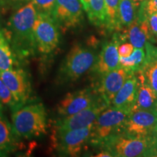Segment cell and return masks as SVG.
Returning a JSON list of instances; mask_svg holds the SVG:
<instances>
[{"mask_svg": "<svg viewBox=\"0 0 157 157\" xmlns=\"http://www.w3.org/2000/svg\"><path fill=\"white\" fill-rule=\"evenodd\" d=\"M36 15L34 4L28 2L12 15L4 31L18 62L28 61L37 53L34 32Z\"/></svg>", "mask_w": 157, "mask_h": 157, "instance_id": "cell-1", "label": "cell"}, {"mask_svg": "<svg viewBox=\"0 0 157 157\" xmlns=\"http://www.w3.org/2000/svg\"><path fill=\"white\" fill-rule=\"evenodd\" d=\"M12 113V127L17 137L31 140L47 133L48 114L42 102H29Z\"/></svg>", "mask_w": 157, "mask_h": 157, "instance_id": "cell-2", "label": "cell"}, {"mask_svg": "<svg viewBox=\"0 0 157 157\" xmlns=\"http://www.w3.org/2000/svg\"><path fill=\"white\" fill-rule=\"evenodd\" d=\"M95 52L81 44L71 48L60 64L56 76L59 84L74 82L91 70L97 60Z\"/></svg>", "mask_w": 157, "mask_h": 157, "instance_id": "cell-3", "label": "cell"}, {"mask_svg": "<svg viewBox=\"0 0 157 157\" xmlns=\"http://www.w3.org/2000/svg\"><path fill=\"white\" fill-rule=\"evenodd\" d=\"M130 113L129 110L108 106L93 124L90 144L101 147L110 137L122 132L124 124Z\"/></svg>", "mask_w": 157, "mask_h": 157, "instance_id": "cell-4", "label": "cell"}, {"mask_svg": "<svg viewBox=\"0 0 157 157\" xmlns=\"http://www.w3.org/2000/svg\"><path fill=\"white\" fill-rule=\"evenodd\" d=\"M37 53L44 59L52 56L60 42V33L58 25L49 14L37 13L34 25Z\"/></svg>", "mask_w": 157, "mask_h": 157, "instance_id": "cell-5", "label": "cell"}, {"mask_svg": "<svg viewBox=\"0 0 157 157\" xmlns=\"http://www.w3.org/2000/svg\"><path fill=\"white\" fill-rule=\"evenodd\" d=\"M93 124L83 128L71 130L53 129L52 144L59 154L77 156L89 143Z\"/></svg>", "mask_w": 157, "mask_h": 157, "instance_id": "cell-6", "label": "cell"}, {"mask_svg": "<svg viewBox=\"0 0 157 157\" xmlns=\"http://www.w3.org/2000/svg\"><path fill=\"white\" fill-rule=\"evenodd\" d=\"M151 139L132 137L119 133L110 137L101 147L113 156H150Z\"/></svg>", "mask_w": 157, "mask_h": 157, "instance_id": "cell-7", "label": "cell"}, {"mask_svg": "<svg viewBox=\"0 0 157 157\" xmlns=\"http://www.w3.org/2000/svg\"><path fill=\"white\" fill-rule=\"evenodd\" d=\"M156 130V110L139 109L129 113L124 124L122 133L129 136L151 139Z\"/></svg>", "mask_w": 157, "mask_h": 157, "instance_id": "cell-8", "label": "cell"}, {"mask_svg": "<svg viewBox=\"0 0 157 157\" xmlns=\"http://www.w3.org/2000/svg\"><path fill=\"white\" fill-rule=\"evenodd\" d=\"M83 10L80 0H56L51 16L60 31L65 33L82 24Z\"/></svg>", "mask_w": 157, "mask_h": 157, "instance_id": "cell-9", "label": "cell"}, {"mask_svg": "<svg viewBox=\"0 0 157 157\" xmlns=\"http://www.w3.org/2000/svg\"><path fill=\"white\" fill-rule=\"evenodd\" d=\"M0 78L10 90L20 108L30 102L32 93L31 80L23 68L17 67L0 71Z\"/></svg>", "mask_w": 157, "mask_h": 157, "instance_id": "cell-10", "label": "cell"}, {"mask_svg": "<svg viewBox=\"0 0 157 157\" xmlns=\"http://www.w3.org/2000/svg\"><path fill=\"white\" fill-rule=\"evenodd\" d=\"M101 98L97 90L91 87L69 93L59 102L57 113L60 117L74 114L87 109Z\"/></svg>", "mask_w": 157, "mask_h": 157, "instance_id": "cell-11", "label": "cell"}, {"mask_svg": "<svg viewBox=\"0 0 157 157\" xmlns=\"http://www.w3.org/2000/svg\"><path fill=\"white\" fill-rule=\"evenodd\" d=\"M108 106L105 102L101 98L79 112L58 119L54 124L53 129L71 130L89 126L93 124L98 115Z\"/></svg>", "mask_w": 157, "mask_h": 157, "instance_id": "cell-12", "label": "cell"}, {"mask_svg": "<svg viewBox=\"0 0 157 157\" xmlns=\"http://www.w3.org/2000/svg\"><path fill=\"white\" fill-rule=\"evenodd\" d=\"M125 37L121 32H116L112 39L103 45L100 53L97 56L95 63L91 68V71L98 75L103 76L117 68L121 67L118 48Z\"/></svg>", "mask_w": 157, "mask_h": 157, "instance_id": "cell-13", "label": "cell"}, {"mask_svg": "<svg viewBox=\"0 0 157 157\" xmlns=\"http://www.w3.org/2000/svg\"><path fill=\"white\" fill-rule=\"evenodd\" d=\"M123 67H119L101 76V79L97 91L102 99L110 106L115 95L121 89L129 74Z\"/></svg>", "mask_w": 157, "mask_h": 157, "instance_id": "cell-14", "label": "cell"}, {"mask_svg": "<svg viewBox=\"0 0 157 157\" xmlns=\"http://www.w3.org/2000/svg\"><path fill=\"white\" fill-rule=\"evenodd\" d=\"M135 74L137 77V92L132 111L139 109H156L157 95L147 84L142 71H137Z\"/></svg>", "mask_w": 157, "mask_h": 157, "instance_id": "cell-15", "label": "cell"}, {"mask_svg": "<svg viewBox=\"0 0 157 157\" xmlns=\"http://www.w3.org/2000/svg\"><path fill=\"white\" fill-rule=\"evenodd\" d=\"M137 77L135 73H130L127 80L115 95L111 106L132 111L136 100Z\"/></svg>", "mask_w": 157, "mask_h": 157, "instance_id": "cell-16", "label": "cell"}, {"mask_svg": "<svg viewBox=\"0 0 157 157\" xmlns=\"http://www.w3.org/2000/svg\"><path fill=\"white\" fill-rule=\"evenodd\" d=\"M17 136L5 117L0 116V154L6 156L17 148Z\"/></svg>", "mask_w": 157, "mask_h": 157, "instance_id": "cell-17", "label": "cell"}, {"mask_svg": "<svg viewBox=\"0 0 157 157\" xmlns=\"http://www.w3.org/2000/svg\"><path fill=\"white\" fill-rule=\"evenodd\" d=\"M84 10L92 24L99 28L105 27V7L104 0H80Z\"/></svg>", "mask_w": 157, "mask_h": 157, "instance_id": "cell-18", "label": "cell"}, {"mask_svg": "<svg viewBox=\"0 0 157 157\" xmlns=\"http://www.w3.org/2000/svg\"><path fill=\"white\" fill-rule=\"evenodd\" d=\"M18 63L4 31L0 30V71L13 68Z\"/></svg>", "mask_w": 157, "mask_h": 157, "instance_id": "cell-19", "label": "cell"}, {"mask_svg": "<svg viewBox=\"0 0 157 157\" xmlns=\"http://www.w3.org/2000/svg\"><path fill=\"white\" fill-rule=\"evenodd\" d=\"M137 9L131 0H119L118 23L119 31L125 30L135 19Z\"/></svg>", "mask_w": 157, "mask_h": 157, "instance_id": "cell-20", "label": "cell"}, {"mask_svg": "<svg viewBox=\"0 0 157 157\" xmlns=\"http://www.w3.org/2000/svg\"><path fill=\"white\" fill-rule=\"evenodd\" d=\"M146 53L143 48H135L132 54L128 57H119L120 66L129 72L140 70L144 64Z\"/></svg>", "mask_w": 157, "mask_h": 157, "instance_id": "cell-21", "label": "cell"}, {"mask_svg": "<svg viewBox=\"0 0 157 157\" xmlns=\"http://www.w3.org/2000/svg\"><path fill=\"white\" fill-rule=\"evenodd\" d=\"M105 7V27L109 32L119 31L118 13L119 0H104Z\"/></svg>", "mask_w": 157, "mask_h": 157, "instance_id": "cell-22", "label": "cell"}, {"mask_svg": "<svg viewBox=\"0 0 157 157\" xmlns=\"http://www.w3.org/2000/svg\"><path fill=\"white\" fill-rule=\"evenodd\" d=\"M147 84L157 95V59L146 60L141 68Z\"/></svg>", "mask_w": 157, "mask_h": 157, "instance_id": "cell-23", "label": "cell"}, {"mask_svg": "<svg viewBox=\"0 0 157 157\" xmlns=\"http://www.w3.org/2000/svg\"><path fill=\"white\" fill-rule=\"evenodd\" d=\"M0 101L3 104V105L9 108L11 110L12 113L15 112L20 109L18 104L15 101L10 90L1 78H0Z\"/></svg>", "mask_w": 157, "mask_h": 157, "instance_id": "cell-24", "label": "cell"}, {"mask_svg": "<svg viewBox=\"0 0 157 157\" xmlns=\"http://www.w3.org/2000/svg\"><path fill=\"white\" fill-rule=\"evenodd\" d=\"M37 13H46L51 15L56 0H31Z\"/></svg>", "mask_w": 157, "mask_h": 157, "instance_id": "cell-25", "label": "cell"}, {"mask_svg": "<svg viewBox=\"0 0 157 157\" xmlns=\"http://www.w3.org/2000/svg\"><path fill=\"white\" fill-rule=\"evenodd\" d=\"M149 30L152 37L153 42L157 41V13H154L148 17Z\"/></svg>", "mask_w": 157, "mask_h": 157, "instance_id": "cell-26", "label": "cell"}, {"mask_svg": "<svg viewBox=\"0 0 157 157\" xmlns=\"http://www.w3.org/2000/svg\"><path fill=\"white\" fill-rule=\"evenodd\" d=\"M140 7H142L148 17V15L157 13V0H146Z\"/></svg>", "mask_w": 157, "mask_h": 157, "instance_id": "cell-27", "label": "cell"}, {"mask_svg": "<svg viewBox=\"0 0 157 157\" xmlns=\"http://www.w3.org/2000/svg\"><path fill=\"white\" fill-rule=\"evenodd\" d=\"M134 50V46L131 43H125L119 45L118 48L119 57H128Z\"/></svg>", "mask_w": 157, "mask_h": 157, "instance_id": "cell-28", "label": "cell"}, {"mask_svg": "<svg viewBox=\"0 0 157 157\" xmlns=\"http://www.w3.org/2000/svg\"><path fill=\"white\" fill-rule=\"evenodd\" d=\"M150 156H157V130L151 138Z\"/></svg>", "mask_w": 157, "mask_h": 157, "instance_id": "cell-29", "label": "cell"}, {"mask_svg": "<svg viewBox=\"0 0 157 157\" xmlns=\"http://www.w3.org/2000/svg\"><path fill=\"white\" fill-rule=\"evenodd\" d=\"M95 156L97 157H110V156H113L112 154L110 153L109 151L106 150H103L101 151L100 153H98L97 155H95Z\"/></svg>", "mask_w": 157, "mask_h": 157, "instance_id": "cell-30", "label": "cell"}, {"mask_svg": "<svg viewBox=\"0 0 157 157\" xmlns=\"http://www.w3.org/2000/svg\"><path fill=\"white\" fill-rule=\"evenodd\" d=\"M131 1H132L133 5L135 6V7L138 10L139 7H140V6L142 5L144 2H146V0H131Z\"/></svg>", "mask_w": 157, "mask_h": 157, "instance_id": "cell-31", "label": "cell"}, {"mask_svg": "<svg viewBox=\"0 0 157 157\" xmlns=\"http://www.w3.org/2000/svg\"><path fill=\"white\" fill-rule=\"evenodd\" d=\"M2 2H11V3H21V2H28L31 0H1Z\"/></svg>", "mask_w": 157, "mask_h": 157, "instance_id": "cell-32", "label": "cell"}, {"mask_svg": "<svg viewBox=\"0 0 157 157\" xmlns=\"http://www.w3.org/2000/svg\"><path fill=\"white\" fill-rule=\"evenodd\" d=\"M4 105H3V104L1 103V101H0V116H1V117H5V116H4V112H3V111H4Z\"/></svg>", "mask_w": 157, "mask_h": 157, "instance_id": "cell-33", "label": "cell"}, {"mask_svg": "<svg viewBox=\"0 0 157 157\" xmlns=\"http://www.w3.org/2000/svg\"><path fill=\"white\" fill-rule=\"evenodd\" d=\"M156 110L157 111V105H156Z\"/></svg>", "mask_w": 157, "mask_h": 157, "instance_id": "cell-34", "label": "cell"}, {"mask_svg": "<svg viewBox=\"0 0 157 157\" xmlns=\"http://www.w3.org/2000/svg\"><path fill=\"white\" fill-rule=\"evenodd\" d=\"M0 156H2V155H1V154H0Z\"/></svg>", "mask_w": 157, "mask_h": 157, "instance_id": "cell-35", "label": "cell"}]
</instances>
